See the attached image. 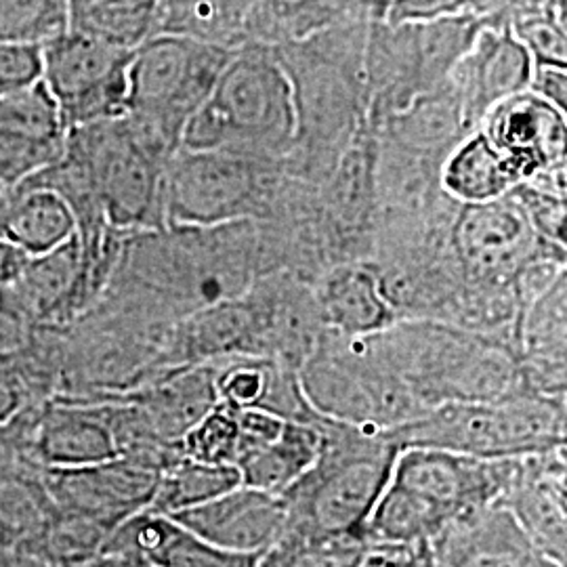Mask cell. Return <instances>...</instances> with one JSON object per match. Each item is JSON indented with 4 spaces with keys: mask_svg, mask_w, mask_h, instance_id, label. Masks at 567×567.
<instances>
[{
    "mask_svg": "<svg viewBox=\"0 0 567 567\" xmlns=\"http://www.w3.org/2000/svg\"><path fill=\"white\" fill-rule=\"evenodd\" d=\"M517 458L486 461L437 447H400L389 482L372 508L368 543H431L477 508L498 505Z\"/></svg>",
    "mask_w": 567,
    "mask_h": 567,
    "instance_id": "6da1fadb",
    "label": "cell"
},
{
    "mask_svg": "<svg viewBox=\"0 0 567 567\" xmlns=\"http://www.w3.org/2000/svg\"><path fill=\"white\" fill-rule=\"evenodd\" d=\"M297 142L292 81L274 47L244 42L210 97L187 121L185 150H231L284 161Z\"/></svg>",
    "mask_w": 567,
    "mask_h": 567,
    "instance_id": "7a4b0ae2",
    "label": "cell"
},
{
    "mask_svg": "<svg viewBox=\"0 0 567 567\" xmlns=\"http://www.w3.org/2000/svg\"><path fill=\"white\" fill-rule=\"evenodd\" d=\"M318 426L322 444L313 465L282 494L286 527L364 532L400 446L389 431L349 425L322 414Z\"/></svg>",
    "mask_w": 567,
    "mask_h": 567,
    "instance_id": "3957f363",
    "label": "cell"
},
{
    "mask_svg": "<svg viewBox=\"0 0 567 567\" xmlns=\"http://www.w3.org/2000/svg\"><path fill=\"white\" fill-rule=\"evenodd\" d=\"M566 421V398L522 391L489 402L437 405L389 433L400 447L501 461L567 447Z\"/></svg>",
    "mask_w": 567,
    "mask_h": 567,
    "instance_id": "277c9868",
    "label": "cell"
},
{
    "mask_svg": "<svg viewBox=\"0 0 567 567\" xmlns=\"http://www.w3.org/2000/svg\"><path fill=\"white\" fill-rule=\"evenodd\" d=\"M65 154L114 231L164 229V173L175 154L150 142L126 116L72 128Z\"/></svg>",
    "mask_w": 567,
    "mask_h": 567,
    "instance_id": "5b68a950",
    "label": "cell"
},
{
    "mask_svg": "<svg viewBox=\"0 0 567 567\" xmlns=\"http://www.w3.org/2000/svg\"><path fill=\"white\" fill-rule=\"evenodd\" d=\"M282 161L179 147L164 173V229L257 221L276 200Z\"/></svg>",
    "mask_w": 567,
    "mask_h": 567,
    "instance_id": "8992f818",
    "label": "cell"
},
{
    "mask_svg": "<svg viewBox=\"0 0 567 567\" xmlns=\"http://www.w3.org/2000/svg\"><path fill=\"white\" fill-rule=\"evenodd\" d=\"M234 51L173 34L150 37L133 51L126 116L177 152L185 124L210 97Z\"/></svg>",
    "mask_w": 567,
    "mask_h": 567,
    "instance_id": "52a82bcc",
    "label": "cell"
},
{
    "mask_svg": "<svg viewBox=\"0 0 567 567\" xmlns=\"http://www.w3.org/2000/svg\"><path fill=\"white\" fill-rule=\"evenodd\" d=\"M447 248L461 282L477 295L517 297L515 284L527 265L538 259L564 261L559 248L540 240L511 192L489 203L458 204L447 229Z\"/></svg>",
    "mask_w": 567,
    "mask_h": 567,
    "instance_id": "ba28073f",
    "label": "cell"
},
{
    "mask_svg": "<svg viewBox=\"0 0 567 567\" xmlns=\"http://www.w3.org/2000/svg\"><path fill=\"white\" fill-rule=\"evenodd\" d=\"M131 60L133 51L72 28L42 47V82L70 131L126 116Z\"/></svg>",
    "mask_w": 567,
    "mask_h": 567,
    "instance_id": "9c48e42d",
    "label": "cell"
},
{
    "mask_svg": "<svg viewBox=\"0 0 567 567\" xmlns=\"http://www.w3.org/2000/svg\"><path fill=\"white\" fill-rule=\"evenodd\" d=\"M41 471L55 507L89 517L114 532L133 515L150 508L163 466L140 456H116L97 465Z\"/></svg>",
    "mask_w": 567,
    "mask_h": 567,
    "instance_id": "30bf717a",
    "label": "cell"
},
{
    "mask_svg": "<svg viewBox=\"0 0 567 567\" xmlns=\"http://www.w3.org/2000/svg\"><path fill=\"white\" fill-rule=\"evenodd\" d=\"M477 128L505 156L517 182L559 187L557 175L566 171L567 126L566 114L557 107L524 91L496 103Z\"/></svg>",
    "mask_w": 567,
    "mask_h": 567,
    "instance_id": "8fae6325",
    "label": "cell"
},
{
    "mask_svg": "<svg viewBox=\"0 0 567 567\" xmlns=\"http://www.w3.org/2000/svg\"><path fill=\"white\" fill-rule=\"evenodd\" d=\"M532 70L534 60L511 23L487 20L447 79L466 128L475 131L496 103L527 91Z\"/></svg>",
    "mask_w": 567,
    "mask_h": 567,
    "instance_id": "7c38bea8",
    "label": "cell"
},
{
    "mask_svg": "<svg viewBox=\"0 0 567 567\" xmlns=\"http://www.w3.org/2000/svg\"><path fill=\"white\" fill-rule=\"evenodd\" d=\"M68 135L60 105L44 82L0 95V185L18 187L60 163Z\"/></svg>",
    "mask_w": 567,
    "mask_h": 567,
    "instance_id": "4fadbf2b",
    "label": "cell"
},
{
    "mask_svg": "<svg viewBox=\"0 0 567 567\" xmlns=\"http://www.w3.org/2000/svg\"><path fill=\"white\" fill-rule=\"evenodd\" d=\"M23 442L41 468H76L121 456L107 404L95 400H47Z\"/></svg>",
    "mask_w": 567,
    "mask_h": 567,
    "instance_id": "5bb4252c",
    "label": "cell"
},
{
    "mask_svg": "<svg viewBox=\"0 0 567 567\" xmlns=\"http://www.w3.org/2000/svg\"><path fill=\"white\" fill-rule=\"evenodd\" d=\"M13 288L34 324L61 330L100 301L105 282L89 267L74 236L60 248L28 259Z\"/></svg>",
    "mask_w": 567,
    "mask_h": 567,
    "instance_id": "9a60e30c",
    "label": "cell"
},
{
    "mask_svg": "<svg viewBox=\"0 0 567 567\" xmlns=\"http://www.w3.org/2000/svg\"><path fill=\"white\" fill-rule=\"evenodd\" d=\"M550 559L567 567L566 447L519 456L501 503Z\"/></svg>",
    "mask_w": 567,
    "mask_h": 567,
    "instance_id": "2e32d148",
    "label": "cell"
},
{
    "mask_svg": "<svg viewBox=\"0 0 567 567\" xmlns=\"http://www.w3.org/2000/svg\"><path fill=\"white\" fill-rule=\"evenodd\" d=\"M171 517L215 547L255 557L271 547L288 524L282 494L244 484Z\"/></svg>",
    "mask_w": 567,
    "mask_h": 567,
    "instance_id": "e0dca14e",
    "label": "cell"
},
{
    "mask_svg": "<svg viewBox=\"0 0 567 567\" xmlns=\"http://www.w3.org/2000/svg\"><path fill=\"white\" fill-rule=\"evenodd\" d=\"M429 545L435 567H566L536 547L503 505L468 513Z\"/></svg>",
    "mask_w": 567,
    "mask_h": 567,
    "instance_id": "ac0fdd59",
    "label": "cell"
},
{
    "mask_svg": "<svg viewBox=\"0 0 567 567\" xmlns=\"http://www.w3.org/2000/svg\"><path fill=\"white\" fill-rule=\"evenodd\" d=\"M102 550L133 553L152 567H252L259 557L215 547L171 515L150 508L116 527Z\"/></svg>",
    "mask_w": 567,
    "mask_h": 567,
    "instance_id": "d6986e66",
    "label": "cell"
},
{
    "mask_svg": "<svg viewBox=\"0 0 567 567\" xmlns=\"http://www.w3.org/2000/svg\"><path fill=\"white\" fill-rule=\"evenodd\" d=\"M311 288L324 330L341 337H368L398 322L368 264L332 265L313 280Z\"/></svg>",
    "mask_w": 567,
    "mask_h": 567,
    "instance_id": "ffe728a7",
    "label": "cell"
},
{
    "mask_svg": "<svg viewBox=\"0 0 567 567\" xmlns=\"http://www.w3.org/2000/svg\"><path fill=\"white\" fill-rule=\"evenodd\" d=\"M76 236V217L58 192L21 183L0 194V238L30 259L60 248Z\"/></svg>",
    "mask_w": 567,
    "mask_h": 567,
    "instance_id": "44dd1931",
    "label": "cell"
},
{
    "mask_svg": "<svg viewBox=\"0 0 567 567\" xmlns=\"http://www.w3.org/2000/svg\"><path fill=\"white\" fill-rule=\"evenodd\" d=\"M322 444L318 414L305 421H286L278 437L248 447L236 461L244 486L284 494L309 466L313 465Z\"/></svg>",
    "mask_w": 567,
    "mask_h": 567,
    "instance_id": "7402d4cb",
    "label": "cell"
},
{
    "mask_svg": "<svg viewBox=\"0 0 567 567\" xmlns=\"http://www.w3.org/2000/svg\"><path fill=\"white\" fill-rule=\"evenodd\" d=\"M440 189L452 203L480 204L507 196L517 177L482 128L466 133L440 164Z\"/></svg>",
    "mask_w": 567,
    "mask_h": 567,
    "instance_id": "603a6c76",
    "label": "cell"
},
{
    "mask_svg": "<svg viewBox=\"0 0 567 567\" xmlns=\"http://www.w3.org/2000/svg\"><path fill=\"white\" fill-rule=\"evenodd\" d=\"M358 16L368 13L358 9L353 0H257L246 23V42L280 47L305 41Z\"/></svg>",
    "mask_w": 567,
    "mask_h": 567,
    "instance_id": "cb8c5ba5",
    "label": "cell"
},
{
    "mask_svg": "<svg viewBox=\"0 0 567 567\" xmlns=\"http://www.w3.org/2000/svg\"><path fill=\"white\" fill-rule=\"evenodd\" d=\"M257 0H161L154 34H173L224 49L246 42Z\"/></svg>",
    "mask_w": 567,
    "mask_h": 567,
    "instance_id": "d4e9b609",
    "label": "cell"
},
{
    "mask_svg": "<svg viewBox=\"0 0 567 567\" xmlns=\"http://www.w3.org/2000/svg\"><path fill=\"white\" fill-rule=\"evenodd\" d=\"M58 507L51 501L42 475L37 480L28 471L0 468V545L23 553L51 519Z\"/></svg>",
    "mask_w": 567,
    "mask_h": 567,
    "instance_id": "484cf974",
    "label": "cell"
},
{
    "mask_svg": "<svg viewBox=\"0 0 567 567\" xmlns=\"http://www.w3.org/2000/svg\"><path fill=\"white\" fill-rule=\"evenodd\" d=\"M364 532L286 527L252 567H353L368 548Z\"/></svg>",
    "mask_w": 567,
    "mask_h": 567,
    "instance_id": "4316f807",
    "label": "cell"
},
{
    "mask_svg": "<svg viewBox=\"0 0 567 567\" xmlns=\"http://www.w3.org/2000/svg\"><path fill=\"white\" fill-rule=\"evenodd\" d=\"M161 0H70V28L135 51L154 37Z\"/></svg>",
    "mask_w": 567,
    "mask_h": 567,
    "instance_id": "83f0119b",
    "label": "cell"
},
{
    "mask_svg": "<svg viewBox=\"0 0 567 567\" xmlns=\"http://www.w3.org/2000/svg\"><path fill=\"white\" fill-rule=\"evenodd\" d=\"M240 484L243 477L236 466L200 463L182 454L164 466L150 511L177 515L208 503Z\"/></svg>",
    "mask_w": 567,
    "mask_h": 567,
    "instance_id": "f1b7e54d",
    "label": "cell"
},
{
    "mask_svg": "<svg viewBox=\"0 0 567 567\" xmlns=\"http://www.w3.org/2000/svg\"><path fill=\"white\" fill-rule=\"evenodd\" d=\"M70 30V0H0V41L44 47Z\"/></svg>",
    "mask_w": 567,
    "mask_h": 567,
    "instance_id": "f546056e",
    "label": "cell"
},
{
    "mask_svg": "<svg viewBox=\"0 0 567 567\" xmlns=\"http://www.w3.org/2000/svg\"><path fill=\"white\" fill-rule=\"evenodd\" d=\"M238 452H240L238 416L234 408L221 402L213 405L203 419L183 435V456L200 463L236 466Z\"/></svg>",
    "mask_w": 567,
    "mask_h": 567,
    "instance_id": "4dcf8cb0",
    "label": "cell"
},
{
    "mask_svg": "<svg viewBox=\"0 0 567 567\" xmlns=\"http://www.w3.org/2000/svg\"><path fill=\"white\" fill-rule=\"evenodd\" d=\"M515 37L524 42L534 63L567 65L566 30L545 13H532L508 21Z\"/></svg>",
    "mask_w": 567,
    "mask_h": 567,
    "instance_id": "1f68e13d",
    "label": "cell"
},
{
    "mask_svg": "<svg viewBox=\"0 0 567 567\" xmlns=\"http://www.w3.org/2000/svg\"><path fill=\"white\" fill-rule=\"evenodd\" d=\"M39 326L21 303L13 284L0 286V362L23 355L39 334Z\"/></svg>",
    "mask_w": 567,
    "mask_h": 567,
    "instance_id": "d6a6232c",
    "label": "cell"
},
{
    "mask_svg": "<svg viewBox=\"0 0 567 567\" xmlns=\"http://www.w3.org/2000/svg\"><path fill=\"white\" fill-rule=\"evenodd\" d=\"M42 81V47L0 41V95L18 93Z\"/></svg>",
    "mask_w": 567,
    "mask_h": 567,
    "instance_id": "836d02e7",
    "label": "cell"
},
{
    "mask_svg": "<svg viewBox=\"0 0 567 567\" xmlns=\"http://www.w3.org/2000/svg\"><path fill=\"white\" fill-rule=\"evenodd\" d=\"M475 16L473 0H389L383 20L389 25L429 23L456 16Z\"/></svg>",
    "mask_w": 567,
    "mask_h": 567,
    "instance_id": "e575fe53",
    "label": "cell"
},
{
    "mask_svg": "<svg viewBox=\"0 0 567 567\" xmlns=\"http://www.w3.org/2000/svg\"><path fill=\"white\" fill-rule=\"evenodd\" d=\"M353 567H435L429 543H370Z\"/></svg>",
    "mask_w": 567,
    "mask_h": 567,
    "instance_id": "d590c367",
    "label": "cell"
},
{
    "mask_svg": "<svg viewBox=\"0 0 567 567\" xmlns=\"http://www.w3.org/2000/svg\"><path fill=\"white\" fill-rule=\"evenodd\" d=\"M529 93L540 97L543 102L550 103L561 114L567 107V65L557 63H534L532 79H529Z\"/></svg>",
    "mask_w": 567,
    "mask_h": 567,
    "instance_id": "8d00e7d4",
    "label": "cell"
},
{
    "mask_svg": "<svg viewBox=\"0 0 567 567\" xmlns=\"http://www.w3.org/2000/svg\"><path fill=\"white\" fill-rule=\"evenodd\" d=\"M28 255L21 252L16 244L0 238V286H11L20 278L23 267L28 264Z\"/></svg>",
    "mask_w": 567,
    "mask_h": 567,
    "instance_id": "74e56055",
    "label": "cell"
},
{
    "mask_svg": "<svg viewBox=\"0 0 567 567\" xmlns=\"http://www.w3.org/2000/svg\"><path fill=\"white\" fill-rule=\"evenodd\" d=\"M142 557L124 550H102L81 567H147Z\"/></svg>",
    "mask_w": 567,
    "mask_h": 567,
    "instance_id": "f35d334b",
    "label": "cell"
},
{
    "mask_svg": "<svg viewBox=\"0 0 567 567\" xmlns=\"http://www.w3.org/2000/svg\"><path fill=\"white\" fill-rule=\"evenodd\" d=\"M358 9H362L368 16L372 18H383L385 16L386 4L389 0H353Z\"/></svg>",
    "mask_w": 567,
    "mask_h": 567,
    "instance_id": "ab89813d",
    "label": "cell"
},
{
    "mask_svg": "<svg viewBox=\"0 0 567 567\" xmlns=\"http://www.w3.org/2000/svg\"><path fill=\"white\" fill-rule=\"evenodd\" d=\"M2 189H4V187H2V185H0V194H2Z\"/></svg>",
    "mask_w": 567,
    "mask_h": 567,
    "instance_id": "60d3db41",
    "label": "cell"
},
{
    "mask_svg": "<svg viewBox=\"0 0 567 567\" xmlns=\"http://www.w3.org/2000/svg\"><path fill=\"white\" fill-rule=\"evenodd\" d=\"M0 553H2V545H0Z\"/></svg>",
    "mask_w": 567,
    "mask_h": 567,
    "instance_id": "b9f144b4",
    "label": "cell"
},
{
    "mask_svg": "<svg viewBox=\"0 0 567 567\" xmlns=\"http://www.w3.org/2000/svg\"><path fill=\"white\" fill-rule=\"evenodd\" d=\"M147 567H152V566H147Z\"/></svg>",
    "mask_w": 567,
    "mask_h": 567,
    "instance_id": "7bdbcfd3",
    "label": "cell"
}]
</instances>
